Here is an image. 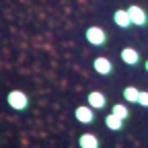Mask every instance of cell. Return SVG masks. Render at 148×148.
<instances>
[{"instance_id": "3", "label": "cell", "mask_w": 148, "mask_h": 148, "mask_svg": "<svg viewBox=\"0 0 148 148\" xmlns=\"http://www.w3.org/2000/svg\"><path fill=\"white\" fill-rule=\"evenodd\" d=\"M127 10H130V16H132V23H134V25H138V27H144V25H146L148 16H146V10H144V8H140L138 4H132Z\"/></svg>"}, {"instance_id": "7", "label": "cell", "mask_w": 148, "mask_h": 148, "mask_svg": "<svg viewBox=\"0 0 148 148\" xmlns=\"http://www.w3.org/2000/svg\"><path fill=\"white\" fill-rule=\"evenodd\" d=\"M88 105H90L92 109H103V107L107 105V99H105L103 92H99V90H90V92H88Z\"/></svg>"}, {"instance_id": "12", "label": "cell", "mask_w": 148, "mask_h": 148, "mask_svg": "<svg viewBox=\"0 0 148 148\" xmlns=\"http://www.w3.org/2000/svg\"><path fill=\"white\" fill-rule=\"evenodd\" d=\"M111 113H115V115H117V117H121V119H127L130 111H127V107H123L121 103H117V105H113V109H111Z\"/></svg>"}, {"instance_id": "13", "label": "cell", "mask_w": 148, "mask_h": 148, "mask_svg": "<svg viewBox=\"0 0 148 148\" xmlns=\"http://www.w3.org/2000/svg\"><path fill=\"white\" fill-rule=\"evenodd\" d=\"M138 103H140L142 107H148V92H146V90L140 92V101H138Z\"/></svg>"}, {"instance_id": "10", "label": "cell", "mask_w": 148, "mask_h": 148, "mask_svg": "<svg viewBox=\"0 0 148 148\" xmlns=\"http://www.w3.org/2000/svg\"><path fill=\"white\" fill-rule=\"evenodd\" d=\"M80 146L82 148H99V140L92 134H82L80 136Z\"/></svg>"}, {"instance_id": "8", "label": "cell", "mask_w": 148, "mask_h": 148, "mask_svg": "<svg viewBox=\"0 0 148 148\" xmlns=\"http://www.w3.org/2000/svg\"><path fill=\"white\" fill-rule=\"evenodd\" d=\"M119 56H121V60H123L125 64H130V66H136V64L140 62V53H138L134 47H123Z\"/></svg>"}, {"instance_id": "6", "label": "cell", "mask_w": 148, "mask_h": 148, "mask_svg": "<svg viewBox=\"0 0 148 148\" xmlns=\"http://www.w3.org/2000/svg\"><path fill=\"white\" fill-rule=\"evenodd\" d=\"M92 68H95V72L101 74V76H107V74L113 72V64H111L109 58H97L92 62Z\"/></svg>"}, {"instance_id": "14", "label": "cell", "mask_w": 148, "mask_h": 148, "mask_svg": "<svg viewBox=\"0 0 148 148\" xmlns=\"http://www.w3.org/2000/svg\"><path fill=\"white\" fill-rule=\"evenodd\" d=\"M144 68H146V72H148V62H146V64H144Z\"/></svg>"}, {"instance_id": "4", "label": "cell", "mask_w": 148, "mask_h": 148, "mask_svg": "<svg viewBox=\"0 0 148 148\" xmlns=\"http://www.w3.org/2000/svg\"><path fill=\"white\" fill-rule=\"evenodd\" d=\"M74 115H76V119L80 123H92V119H95V109L90 105H80Z\"/></svg>"}, {"instance_id": "11", "label": "cell", "mask_w": 148, "mask_h": 148, "mask_svg": "<svg viewBox=\"0 0 148 148\" xmlns=\"http://www.w3.org/2000/svg\"><path fill=\"white\" fill-rule=\"evenodd\" d=\"M140 92H142V90H138L136 86H127V88L123 90V97H125L127 103H138V101H140Z\"/></svg>"}, {"instance_id": "9", "label": "cell", "mask_w": 148, "mask_h": 148, "mask_svg": "<svg viewBox=\"0 0 148 148\" xmlns=\"http://www.w3.org/2000/svg\"><path fill=\"white\" fill-rule=\"evenodd\" d=\"M123 121H125V119L117 117L115 113H109V115L105 117V123H107V127H109V130H115V132L123 127Z\"/></svg>"}, {"instance_id": "5", "label": "cell", "mask_w": 148, "mask_h": 148, "mask_svg": "<svg viewBox=\"0 0 148 148\" xmlns=\"http://www.w3.org/2000/svg\"><path fill=\"white\" fill-rule=\"evenodd\" d=\"M113 21H115V25H117V27H121V29H127V27H132V25H134L127 8H119V10H115Z\"/></svg>"}, {"instance_id": "2", "label": "cell", "mask_w": 148, "mask_h": 148, "mask_svg": "<svg viewBox=\"0 0 148 148\" xmlns=\"http://www.w3.org/2000/svg\"><path fill=\"white\" fill-rule=\"evenodd\" d=\"M84 37H86V41L90 45H103L107 41V33L101 27H88L86 33H84Z\"/></svg>"}, {"instance_id": "1", "label": "cell", "mask_w": 148, "mask_h": 148, "mask_svg": "<svg viewBox=\"0 0 148 148\" xmlns=\"http://www.w3.org/2000/svg\"><path fill=\"white\" fill-rule=\"evenodd\" d=\"M8 105L16 111H23L29 107V97L25 95L23 90H10L8 92Z\"/></svg>"}]
</instances>
